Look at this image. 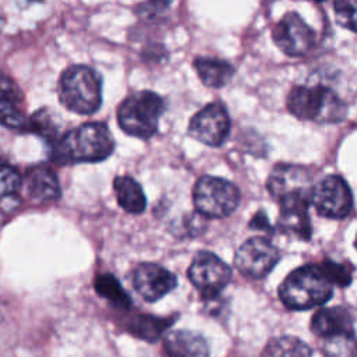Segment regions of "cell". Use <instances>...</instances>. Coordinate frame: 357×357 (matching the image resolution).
<instances>
[{
	"instance_id": "6da1fadb",
	"label": "cell",
	"mask_w": 357,
	"mask_h": 357,
	"mask_svg": "<svg viewBox=\"0 0 357 357\" xmlns=\"http://www.w3.org/2000/svg\"><path fill=\"white\" fill-rule=\"evenodd\" d=\"M114 139L103 123H86L60 137L54 144V158L63 163L100 162L110 156Z\"/></svg>"
},
{
	"instance_id": "7a4b0ae2",
	"label": "cell",
	"mask_w": 357,
	"mask_h": 357,
	"mask_svg": "<svg viewBox=\"0 0 357 357\" xmlns=\"http://www.w3.org/2000/svg\"><path fill=\"white\" fill-rule=\"evenodd\" d=\"M287 109L300 120L319 124L339 123L347 113L342 98L321 84L293 86L287 95Z\"/></svg>"
},
{
	"instance_id": "3957f363",
	"label": "cell",
	"mask_w": 357,
	"mask_h": 357,
	"mask_svg": "<svg viewBox=\"0 0 357 357\" xmlns=\"http://www.w3.org/2000/svg\"><path fill=\"white\" fill-rule=\"evenodd\" d=\"M332 284L317 265L294 269L279 287V297L290 310H308L321 305L332 297Z\"/></svg>"
},
{
	"instance_id": "277c9868",
	"label": "cell",
	"mask_w": 357,
	"mask_h": 357,
	"mask_svg": "<svg viewBox=\"0 0 357 357\" xmlns=\"http://www.w3.org/2000/svg\"><path fill=\"white\" fill-rule=\"evenodd\" d=\"M59 95L68 110L79 114L95 113L102 103V79L91 67H70L60 78Z\"/></svg>"
},
{
	"instance_id": "5b68a950",
	"label": "cell",
	"mask_w": 357,
	"mask_h": 357,
	"mask_svg": "<svg viewBox=\"0 0 357 357\" xmlns=\"http://www.w3.org/2000/svg\"><path fill=\"white\" fill-rule=\"evenodd\" d=\"M165 112L163 99L152 91H139L127 96L117 110V120L128 135L151 138Z\"/></svg>"
},
{
	"instance_id": "8992f818",
	"label": "cell",
	"mask_w": 357,
	"mask_h": 357,
	"mask_svg": "<svg viewBox=\"0 0 357 357\" xmlns=\"http://www.w3.org/2000/svg\"><path fill=\"white\" fill-rule=\"evenodd\" d=\"M197 212L206 218H225L230 215L240 202L238 188L220 177H201L192 191Z\"/></svg>"
},
{
	"instance_id": "52a82bcc",
	"label": "cell",
	"mask_w": 357,
	"mask_h": 357,
	"mask_svg": "<svg viewBox=\"0 0 357 357\" xmlns=\"http://www.w3.org/2000/svg\"><path fill=\"white\" fill-rule=\"evenodd\" d=\"M188 278L202 298L212 300L229 284L231 269L213 252L199 251L188 268Z\"/></svg>"
},
{
	"instance_id": "ba28073f",
	"label": "cell",
	"mask_w": 357,
	"mask_h": 357,
	"mask_svg": "<svg viewBox=\"0 0 357 357\" xmlns=\"http://www.w3.org/2000/svg\"><path fill=\"white\" fill-rule=\"evenodd\" d=\"M311 204L324 218L343 219L351 212L353 194L343 177L332 174L312 187Z\"/></svg>"
},
{
	"instance_id": "9c48e42d",
	"label": "cell",
	"mask_w": 357,
	"mask_h": 357,
	"mask_svg": "<svg viewBox=\"0 0 357 357\" xmlns=\"http://www.w3.org/2000/svg\"><path fill=\"white\" fill-rule=\"evenodd\" d=\"M272 38L276 46L290 57H301L310 53L315 43L314 29L297 14L287 13L272 29Z\"/></svg>"
},
{
	"instance_id": "30bf717a",
	"label": "cell",
	"mask_w": 357,
	"mask_h": 357,
	"mask_svg": "<svg viewBox=\"0 0 357 357\" xmlns=\"http://www.w3.org/2000/svg\"><path fill=\"white\" fill-rule=\"evenodd\" d=\"M280 258L279 250L265 237H251L236 252L234 265L247 278L266 276Z\"/></svg>"
},
{
	"instance_id": "8fae6325",
	"label": "cell",
	"mask_w": 357,
	"mask_h": 357,
	"mask_svg": "<svg viewBox=\"0 0 357 357\" xmlns=\"http://www.w3.org/2000/svg\"><path fill=\"white\" fill-rule=\"evenodd\" d=\"M190 134L209 145L220 146L230 132V117L222 102H212L195 113L188 126Z\"/></svg>"
},
{
	"instance_id": "7c38bea8",
	"label": "cell",
	"mask_w": 357,
	"mask_h": 357,
	"mask_svg": "<svg viewBox=\"0 0 357 357\" xmlns=\"http://www.w3.org/2000/svg\"><path fill=\"white\" fill-rule=\"evenodd\" d=\"M266 187L278 202L294 197L311 198L312 192L310 172L303 166L284 163L273 167L268 177Z\"/></svg>"
},
{
	"instance_id": "4fadbf2b",
	"label": "cell",
	"mask_w": 357,
	"mask_h": 357,
	"mask_svg": "<svg viewBox=\"0 0 357 357\" xmlns=\"http://www.w3.org/2000/svg\"><path fill=\"white\" fill-rule=\"evenodd\" d=\"M132 284L144 300L153 303L172 291L177 284V279L166 268L153 262H144L135 268Z\"/></svg>"
},
{
	"instance_id": "5bb4252c",
	"label": "cell",
	"mask_w": 357,
	"mask_h": 357,
	"mask_svg": "<svg viewBox=\"0 0 357 357\" xmlns=\"http://www.w3.org/2000/svg\"><path fill=\"white\" fill-rule=\"evenodd\" d=\"M311 198L294 197L287 198L279 202L280 215H279V227L286 231L294 234L297 238L310 240L312 227L308 215V205Z\"/></svg>"
},
{
	"instance_id": "9a60e30c",
	"label": "cell",
	"mask_w": 357,
	"mask_h": 357,
	"mask_svg": "<svg viewBox=\"0 0 357 357\" xmlns=\"http://www.w3.org/2000/svg\"><path fill=\"white\" fill-rule=\"evenodd\" d=\"M167 357H209L206 339L194 331L178 329L170 332L163 342Z\"/></svg>"
},
{
	"instance_id": "2e32d148",
	"label": "cell",
	"mask_w": 357,
	"mask_h": 357,
	"mask_svg": "<svg viewBox=\"0 0 357 357\" xmlns=\"http://www.w3.org/2000/svg\"><path fill=\"white\" fill-rule=\"evenodd\" d=\"M311 331L319 337L353 333V318L344 307H328L318 310L311 319Z\"/></svg>"
},
{
	"instance_id": "e0dca14e",
	"label": "cell",
	"mask_w": 357,
	"mask_h": 357,
	"mask_svg": "<svg viewBox=\"0 0 357 357\" xmlns=\"http://www.w3.org/2000/svg\"><path fill=\"white\" fill-rule=\"evenodd\" d=\"M25 188L28 197L35 202L54 201L60 195L57 176L47 166H32L25 173Z\"/></svg>"
},
{
	"instance_id": "ac0fdd59",
	"label": "cell",
	"mask_w": 357,
	"mask_h": 357,
	"mask_svg": "<svg viewBox=\"0 0 357 357\" xmlns=\"http://www.w3.org/2000/svg\"><path fill=\"white\" fill-rule=\"evenodd\" d=\"M194 68L204 85L209 88H222L234 75V67L216 57H195Z\"/></svg>"
},
{
	"instance_id": "d6986e66",
	"label": "cell",
	"mask_w": 357,
	"mask_h": 357,
	"mask_svg": "<svg viewBox=\"0 0 357 357\" xmlns=\"http://www.w3.org/2000/svg\"><path fill=\"white\" fill-rule=\"evenodd\" d=\"M119 205L128 213H141L146 206L142 187L130 176H119L113 183Z\"/></svg>"
},
{
	"instance_id": "ffe728a7",
	"label": "cell",
	"mask_w": 357,
	"mask_h": 357,
	"mask_svg": "<svg viewBox=\"0 0 357 357\" xmlns=\"http://www.w3.org/2000/svg\"><path fill=\"white\" fill-rule=\"evenodd\" d=\"M174 322L173 317L162 318L155 315L141 314L134 317L128 324V331L135 336L146 342H156L162 337L165 331Z\"/></svg>"
},
{
	"instance_id": "44dd1931",
	"label": "cell",
	"mask_w": 357,
	"mask_h": 357,
	"mask_svg": "<svg viewBox=\"0 0 357 357\" xmlns=\"http://www.w3.org/2000/svg\"><path fill=\"white\" fill-rule=\"evenodd\" d=\"M261 357H312V351L298 337L279 336L266 343Z\"/></svg>"
},
{
	"instance_id": "7402d4cb",
	"label": "cell",
	"mask_w": 357,
	"mask_h": 357,
	"mask_svg": "<svg viewBox=\"0 0 357 357\" xmlns=\"http://www.w3.org/2000/svg\"><path fill=\"white\" fill-rule=\"evenodd\" d=\"M95 290L99 296L109 300L117 308L127 310L131 307L130 296L112 273L98 275L95 279Z\"/></svg>"
},
{
	"instance_id": "603a6c76",
	"label": "cell",
	"mask_w": 357,
	"mask_h": 357,
	"mask_svg": "<svg viewBox=\"0 0 357 357\" xmlns=\"http://www.w3.org/2000/svg\"><path fill=\"white\" fill-rule=\"evenodd\" d=\"M22 178L18 170L8 165H0V204L4 208L10 204V209L18 205V190L21 187Z\"/></svg>"
},
{
	"instance_id": "cb8c5ba5",
	"label": "cell",
	"mask_w": 357,
	"mask_h": 357,
	"mask_svg": "<svg viewBox=\"0 0 357 357\" xmlns=\"http://www.w3.org/2000/svg\"><path fill=\"white\" fill-rule=\"evenodd\" d=\"M28 128L50 142L56 144L60 139V123L57 121V116L49 109H39L35 112L29 120Z\"/></svg>"
},
{
	"instance_id": "d4e9b609",
	"label": "cell",
	"mask_w": 357,
	"mask_h": 357,
	"mask_svg": "<svg viewBox=\"0 0 357 357\" xmlns=\"http://www.w3.org/2000/svg\"><path fill=\"white\" fill-rule=\"evenodd\" d=\"M325 357H357V337L354 333L336 335L324 343Z\"/></svg>"
},
{
	"instance_id": "484cf974",
	"label": "cell",
	"mask_w": 357,
	"mask_h": 357,
	"mask_svg": "<svg viewBox=\"0 0 357 357\" xmlns=\"http://www.w3.org/2000/svg\"><path fill=\"white\" fill-rule=\"evenodd\" d=\"M20 105L11 99H0V124L15 130L28 128L29 121L20 109Z\"/></svg>"
},
{
	"instance_id": "4316f807",
	"label": "cell",
	"mask_w": 357,
	"mask_h": 357,
	"mask_svg": "<svg viewBox=\"0 0 357 357\" xmlns=\"http://www.w3.org/2000/svg\"><path fill=\"white\" fill-rule=\"evenodd\" d=\"M319 269L332 286L336 284L340 287H346L351 283V268L347 265L335 262L332 259H325L319 265Z\"/></svg>"
},
{
	"instance_id": "83f0119b",
	"label": "cell",
	"mask_w": 357,
	"mask_h": 357,
	"mask_svg": "<svg viewBox=\"0 0 357 357\" xmlns=\"http://www.w3.org/2000/svg\"><path fill=\"white\" fill-rule=\"evenodd\" d=\"M335 18L339 25L357 32V0H339L333 4Z\"/></svg>"
},
{
	"instance_id": "f1b7e54d",
	"label": "cell",
	"mask_w": 357,
	"mask_h": 357,
	"mask_svg": "<svg viewBox=\"0 0 357 357\" xmlns=\"http://www.w3.org/2000/svg\"><path fill=\"white\" fill-rule=\"evenodd\" d=\"M0 99H11L18 103L22 102V93L20 88L10 77L3 73H0Z\"/></svg>"
},
{
	"instance_id": "f546056e",
	"label": "cell",
	"mask_w": 357,
	"mask_h": 357,
	"mask_svg": "<svg viewBox=\"0 0 357 357\" xmlns=\"http://www.w3.org/2000/svg\"><path fill=\"white\" fill-rule=\"evenodd\" d=\"M250 227L251 229H262V230H268L272 231V227L269 225V220L266 218L265 211H258L257 215L254 216L252 220H250Z\"/></svg>"
},
{
	"instance_id": "4dcf8cb0",
	"label": "cell",
	"mask_w": 357,
	"mask_h": 357,
	"mask_svg": "<svg viewBox=\"0 0 357 357\" xmlns=\"http://www.w3.org/2000/svg\"><path fill=\"white\" fill-rule=\"evenodd\" d=\"M3 26H4V15H3V11L0 10V31L3 29Z\"/></svg>"
},
{
	"instance_id": "1f68e13d",
	"label": "cell",
	"mask_w": 357,
	"mask_h": 357,
	"mask_svg": "<svg viewBox=\"0 0 357 357\" xmlns=\"http://www.w3.org/2000/svg\"><path fill=\"white\" fill-rule=\"evenodd\" d=\"M354 245H356V248H357V236H356V240H354Z\"/></svg>"
}]
</instances>
